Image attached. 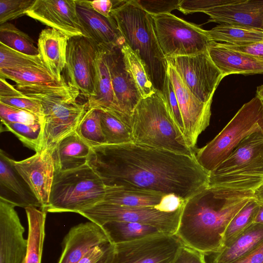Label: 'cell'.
I'll list each match as a JSON object with an SVG mask.
<instances>
[{
    "mask_svg": "<svg viewBox=\"0 0 263 263\" xmlns=\"http://www.w3.org/2000/svg\"><path fill=\"white\" fill-rule=\"evenodd\" d=\"M87 164L106 186L174 194L184 200L208 186L209 172L191 156L134 142L91 148Z\"/></svg>",
    "mask_w": 263,
    "mask_h": 263,
    "instance_id": "cell-1",
    "label": "cell"
},
{
    "mask_svg": "<svg viewBox=\"0 0 263 263\" xmlns=\"http://www.w3.org/2000/svg\"><path fill=\"white\" fill-rule=\"evenodd\" d=\"M254 198L253 192L208 186L184 200L175 236L183 245L205 255L217 253L224 248L229 224Z\"/></svg>",
    "mask_w": 263,
    "mask_h": 263,
    "instance_id": "cell-2",
    "label": "cell"
},
{
    "mask_svg": "<svg viewBox=\"0 0 263 263\" xmlns=\"http://www.w3.org/2000/svg\"><path fill=\"white\" fill-rule=\"evenodd\" d=\"M16 86L25 96L42 104L44 119L40 151L52 154L62 139L76 131L87 104L78 103L80 91L64 80L59 84Z\"/></svg>",
    "mask_w": 263,
    "mask_h": 263,
    "instance_id": "cell-3",
    "label": "cell"
},
{
    "mask_svg": "<svg viewBox=\"0 0 263 263\" xmlns=\"http://www.w3.org/2000/svg\"><path fill=\"white\" fill-rule=\"evenodd\" d=\"M112 3L110 15L125 43L142 62L155 89L162 93L168 64L157 40L151 15L135 0Z\"/></svg>",
    "mask_w": 263,
    "mask_h": 263,
    "instance_id": "cell-4",
    "label": "cell"
},
{
    "mask_svg": "<svg viewBox=\"0 0 263 263\" xmlns=\"http://www.w3.org/2000/svg\"><path fill=\"white\" fill-rule=\"evenodd\" d=\"M130 128L133 142L178 154L195 156L178 130L162 94L156 90L142 98L132 114Z\"/></svg>",
    "mask_w": 263,
    "mask_h": 263,
    "instance_id": "cell-5",
    "label": "cell"
},
{
    "mask_svg": "<svg viewBox=\"0 0 263 263\" xmlns=\"http://www.w3.org/2000/svg\"><path fill=\"white\" fill-rule=\"evenodd\" d=\"M263 184V133L243 139L231 155L209 173L210 187L254 192Z\"/></svg>",
    "mask_w": 263,
    "mask_h": 263,
    "instance_id": "cell-6",
    "label": "cell"
},
{
    "mask_svg": "<svg viewBox=\"0 0 263 263\" xmlns=\"http://www.w3.org/2000/svg\"><path fill=\"white\" fill-rule=\"evenodd\" d=\"M105 188L101 178L87 163L74 169L55 172L44 211L79 214L102 202Z\"/></svg>",
    "mask_w": 263,
    "mask_h": 263,
    "instance_id": "cell-7",
    "label": "cell"
},
{
    "mask_svg": "<svg viewBox=\"0 0 263 263\" xmlns=\"http://www.w3.org/2000/svg\"><path fill=\"white\" fill-rule=\"evenodd\" d=\"M263 133V102L257 96L245 103L222 130L205 146L197 148L198 163L208 172L226 160L249 135Z\"/></svg>",
    "mask_w": 263,
    "mask_h": 263,
    "instance_id": "cell-8",
    "label": "cell"
},
{
    "mask_svg": "<svg viewBox=\"0 0 263 263\" xmlns=\"http://www.w3.org/2000/svg\"><path fill=\"white\" fill-rule=\"evenodd\" d=\"M151 16L157 40L166 59L207 51L212 41L206 30L171 13Z\"/></svg>",
    "mask_w": 263,
    "mask_h": 263,
    "instance_id": "cell-9",
    "label": "cell"
},
{
    "mask_svg": "<svg viewBox=\"0 0 263 263\" xmlns=\"http://www.w3.org/2000/svg\"><path fill=\"white\" fill-rule=\"evenodd\" d=\"M182 206L175 212H164L155 208L129 207L101 202L79 214L100 226L114 221L136 222L175 235Z\"/></svg>",
    "mask_w": 263,
    "mask_h": 263,
    "instance_id": "cell-10",
    "label": "cell"
},
{
    "mask_svg": "<svg viewBox=\"0 0 263 263\" xmlns=\"http://www.w3.org/2000/svg\"><path fill=\"white\" fill-rule=\"evenodd\" d=\"M182 245L163 233L112 244L107 263H174Z\"/></svg>",
    "mask_w": 263,
    "mask_h": 263,
    "instance_id": "cell-11",
    "label": "cell"
},
{
    "mask_svg": "<svg viewBox=\"0 0 263 263\" xmlns=\"http://www.w3.org/2000/svg\"><path fill=\"white\" fill-rule=\"evenodd\" d=\"M166 60L196 98L204 104H212L214 92L223 78L208 51L194 55L167 58Z\"/></svg>",
    "mask_w": 263,
    "mask_h": 263,
    "instance_id": "cell-12",
    "label": "cell"
},
{
    "mask_svg": "<svg viewBox=\"0 0 263 263\" xmlns=\"http://www.w3.org/2000/svg\"><path fill=\"white\" fill-rule=\"evenodd\" d=\"M97 49V45L83 35L71 37L68 41L67 74L70 83L88 99L95 95Z\"/></svg>",
    "mask_w": 263,
    "mask_h": 263,
    "instance_id": "cell-13",
    "label": "cell"
},
{
    "mask_svg": "<svg viewBox=\"0 0 263 263\" xmlns=\"http://www.w3.org/2000/svg\"><path fill=\"white\" fill-rule=\"evenodd\" d=\"M102 46L105 51L117 108L115 115L130 128L133 111L143 98L126 69L122 46Z\"/></svg>",
    "mask_w": 263,
    "mask_h": 263,
    "instance_id": "cell-14",
    "label": "cell"
},
{
    "mask_svg": "<svg viewBox=\"0 0 263 263\" xmlns=\"http://www.w3.org/2000/svg\"><path fill=\"white\" fill-rule=\"evenodd\" d=\"M167 64V72L175 89L183 121L184 136L188 146L196 150L199 136L209 125L211 105L204 104L196 98L175 69Z\"/></svg>",
    "mask_w": 263,
    "mask_h": 263,
    "instance_id": "cell-15",
    "label": "cell"
},
{
    "mask_svg": "<svg viewBox=\"0 0 263 263\" xmlns=\"http://www.w3.org/2000/svg\"><path fill=\"white\" fill-rule=\"evenodd\" d=\"M12 163L42 205L41 210L47 205L53 178L54 164L52 154L40 151L24 160Z\"/></svg>",
    "mask_w": 263,
    "mask_h": 263,
    "instance_id": "cell-16",
    "label": "cell"
},
{
    "mask_svg": "<svg viewBox=\"0 0 263 263\" xmlns=\"http://www.w3.org/2000/svg\"><path fill=\"white\" fill-rule=\"evenodd\" d=\"M26 15L69 38L83 35L75 0H35Z\"/></svg>",
    "mask_w": 263,
    "mask_h": 263,
    "instance_id": "cell-17",
    "label": "cell"
},
{
    "mask_svg": "<svg viewBox=\"0 0 263 263\" xmlns=\"http://www.w3.org/2000/svg\"><path fill=\"white\" fill-rule=\"evenodd\" d=\"M15 206L0 199V263H23L28 241Z\"/></svg>",
    "mask_w": 263,
    "mask_h": 263,
    "instance_id": "cell-18",
    "label": "cell"
},
{
    "mask_svg": "<svg viewBox=\"0 0 263 263\" xmlns=\"http://www.w3.org/2000/svg\"><path fill=\"white\" fill-rule=\"evenodd\" d=\"M78 18L83 35L97 46H122L125 41L111 16L106 17L95 11L89 1L75 0Z\"/></svg>",
    "mask_w": 263,
    "mask_h": 263,
    "instance_id": "cell-19",
    "label": "cell"
},
{
    "mask_svg": "<svg viewBox=\"0 0 263 263\" xmlns=\"http://www.w3.org/2000/svg\"><path fill=\"white\" fill-rule=\"evenodd\" d=\"M110 243L101 226L90 221L72 227L63 241L58 263H78L93 248Z\"/></svg>",
    "mask_w": 263,
    "mask_h": 263,
    "instance_id": "cell-20",
    "label": "cell"
},
{
    "mask_svg": "<svg viewBox=\"0 0 263 263\" xmlns=\"http://www.w3.org/2000/svg\"><path fill=\"white\" fill-rule=\"evenodd\" d=\"M11 159L1 150L0 199L25 209L38 207L41 210L42 205L14 168Z\"/></svg>",
    "mask_w": 263,
    "mask_h": 263,
    "instance_id": "cell-21",
    "label": "cell"
},
{
    "mask_svg": "<svg viewBox=\"0 0 263 263\" xmlns=\"http://www.w3.org/2000/svg\"><path fill=\"white\" fill-rule=\"evenodd\" d=\"M209 22L239 25L263 31V0H237L204 12Z\"/></svg>",
    "mask_w": 263,
    "mask_h": 263,
    "instance_id": "cell-22",
    "label": "cell"
},
{
    "mask_svg": "<svg viewBox=\"0 0 263 263\" xmlns=\"http://www.w3.org/2000/svg\"><path fill=\"white\" fill-rule=\"evenodd\" d=\"M208 54L223 78L232 74H263V59L256 58L211 41Z\"/></svg>",
    "mask_w": 263,
    "mask_h": 263,
    "instance_id": "cell-23",
    "label": "cell"
},
{
    "mask_svg": "<svg viewBox=\"0 0 263 263\" xmlns=\"http://www.w3.org/2000/svg\"><path fill=\"white\" fill-rule=\"evenodd\" d=\"M69 37L53 28L43 29L40 33L37 49L39 56L46 68L60 82L62 72L66 64Z\"/></svg>",
    "mask_w": 263,
    "mask_h": 263,
    "instance_id": "cell-24",
    "label": "cell"
},
{
    "mask_svg": "<svg viewBox=\"0 0 263 263\" xmlns=\"http://www.w3.org/2000/svg\"><path fill=\"white\" fill-rule=\"evenodd\" d=\"M91 151V147L76 131L71 133L62 139L52 152L55 172L74 169L87 164Z\"/></svg>",
    "mask_w": 263,
    "mask_h": 263,
    "instance_id": "cell-25",
    "label": "cell"
},
{
    "mask_svg": "<svg viewBox=\"0 0 263 263\" xmlns=\"http://www.w3.org/2000/svg\"><path fill=\"white\" fill-rule=\"evenodd\" d=\"M97 47L95 95L88 99V109L107 110L117 115V108L105 49L103 46Z\"/></svg>",
    "mask_w": 263,
    "mask_h": 263,
    "instance_id": "cell-26",
    "label": "cell"
},
{
    "mask_svg": "<svg viewBox=\"0 0 263 263\" xmlns=\"http://www.w3.org/2000/svg\"><path fill=\"white\" fill-rule=\"evenodd\" d=\"M165 195L135 188L106 186L102 202L129 207L155 208Z\"/></svg>",
    "mask_w": 263,
    "mask_h": 263,
    "instance_id": "cell-27",
    "label": "cell"
},
{
    "mask_svg": "<svg viewBox=\"0 0 263 263\" xmlns=\"http://www.w3.org/2000/svg\"><path fill=\"white\" fill-rule=\"evenodd\" d=\"M263 241V224L253 223L230 245L213 254L211 263H233L244 257Z\"/></svg>",
    "mask_w": 263,
    "mask_h": 263,
    "instance_id": "cell-28",
    "label": "cell"
},
{
    "mask_svg": "<svg viewBox=\"0 0 263 263\" xmlns=\"http://www.w3.org/2000/svg\"><path fill=\"white\" fill-rule=\"evenodd\" d=\"M25 211L28 224V245L23 263H41L46 212L34 207L27 208Z\"/></svg>",
    "mask_w": 263,
    "mask_h": 263,
    "instance_id": "cell-29",
    "label": "cell"
},
{
    "mask_svg": "<svg viewBox=\"0 0 263 263\" xmlns=\"http://www.w3.org/2000/svg\"><path fill=\"white\" fill-rule=\"evenodd\" d=\"M206 32L212 41L234 46L263 41L262 30L239 25L220 24Z\"/></svg>",
    "mask_w": 263,
    "mask_h": 263,
    "instance_id": "cell-30",
    "label": "cell"
},
{
    "mask_svg": "<svg viewBox=\"0 0 263 263\" xmlns=\"http://www.w3.org/2000/svg\"><path fill=\"white\" fill-rule=\"evenodd\" d=\"M101 227L111 244L162 233L154 227L136 222L114 221L106 223Z\"/></svg>",
    "mask_w": 263,
    "mask_h": 263,
    "instance_id": "cell-31",
    "label": "cell"
},
{
    "mask_svg": "<svg viewBox=\"0 0 263 263\" xmlns=\"http://www.w3.org/2000/svg\"><path fill=\"white\" fill-rule=\"evenodd\" d=\"M0 78L9 79L18 85H52L60 84L47 68L27 67L15 69H0Z\"/></svg>",
    "mask_w": 263,
    "mask_h": 263,
    "instance_id": "cell-32",
    "label": "cell"
},
{
    "mask_svg": "<svg viewBox=\"0 0 263 263\" xmlns=\"http://www.w3.org/2000/svg\"><path fill=\"white\" fill-rule=\"evenodd\" d=\"M261 204V203L254 198L237 213L226 230L224 248L230 245L253 223Z\"/></svg>",
    "mask_w": 263,
    "mask_h": 263,
    "instance_id": "cell-33",
    "label": "cell"
},
{
    "mask_svg": "<svg viewBox=\"0 0 263 263\" xmlns=\"http://www.w3.org/2000/svg\"><path fill=\"white\" fill-rule=\"evenodd\" d=\"M100 116L106 144L116 145L133 142L130 128L113 112L100 110Z\"/></svg>",
    "mask_w": 263,
    "mask_h": 263,
    "instance_id": "cell-34",
    "label": "cell"
},
{
    "mask_svg": "<svg viewBox=\"0 0 263 263\" xmlns=\"http://www.w3.org/2000/svg\"><path fill=\"white\" fill-rule=\"evenodd\" d=\"M126 69L134 79L143 98L155 92L142 62L137 55L125 43L121 47Z\"/></svg>",
    "mask_w": 263,
    "mask_h": 263,
    "instance_id": "cell-35",
    "label": "cell"
},
{
    "mask_svg": "<svg viewBox=\"0 0 263 263\" xmlns=\"http://www.w3.org/2000/svg\"><path fill=\"white\" fill-rule=\"evenodd\" d=\"M0 43L26 54L39 55L38 49L35 46L34 41L10 23L0 25Z\"/></svg>",
    "mask_w": 263,
    "mask_h": 263,
    "instance_id": "cell-36",
    "label": "cell"
},
{
    "mask_svg": "<svg viewBox=\"0 0 263 263\" xmlns=\"http://www.w3.org/2000/svg\"><path fill=\"white\" fill-rule=\"evenodd\" d=\"M76 132L91 148L106 144L101 127L100 109H87Z\"/></svg>",
    "mask_w": 263,
    "mask_h": 263,
    "instance_id": "cell-37",
    "label": "cell"
},
{
    "mask_svg": "<svg viewBox=\"0 0 263 263\" xmlns=\"http://www.w3.org/2000/svg\"><path fill=\"white\" fill-rule=\"evenodd\" d=\"M27 67L47 68L39 55L26 54L15 51L0 43V69Z\"/></svg>",
    "mask_w": 263,
    "mask_h": 263,
    "instance_id": "cell-38",
    "label": "cell"
},
{
    "mask_svg": "<svg viewBox=\"0 0 263 263\" xmlns=\"http://www.w3.org/2000/svg\"><path fill=\"white\" fill-rule=\"evenodd\" d=\"M4 125L7 130L14 134L24 145L35 153L40 151L43 129L42 123H11Z\"/></svg>",
    "mask_w": 263,
    "mask_h": 263,
    "instance_id": "cell-39",
    "label": "cell"
},
{
    "mask_svg": "<svg viewBox=\"0 0 263 263\" xmlns=\"http://www.w3.org/2000/svg\"><path fill=\"white\" fill-rule=\"evenodd\" d=\"M35 0H0V25L24 15Z\"/></svg>",
    "mask_w": 263,
    "mask_h": 263,
    "instance_id": "cell-40",
    "label": "cell"
},
{
    "mask_svg": "<svg viewBox=\"0 0 263 263\" xmlns=\"http://www.w3.org/2000/svg\"><path fill=\"white\" fill-rule=\"evenodd\" d=\"M0 117L2 124L19 123L34 124L42 121L36 116L0 102Z\"/></svg>",
    "mask_w": 263,
    "mask_h": 263,
    "instance_id": "cell-41",
    "label": "cell"
},
{
    "mask_svg": "<svg viewBox=\"0 0 263 263\" xmlns=\"http://www.w3.org/2000/svg\"><path fill=\"white\" fill-rule=\"evenodd\" d=\"M162 94L176 127L178 130L184 136L183 121L178 100L173 85L167 72L164 81Z\"/></svg>",
    "mask_w": 263,
    "mask_h": 263,
    "instance_id": "cell-42",
    "label": "cell"
},
{
    "mask_svg": "<svg viewBox=\"0 0 263 263\" xmlns=\"http://www.w3.org/2000/svg\"><path fill=\"white\" fill-rule=\"evenodd\" d=\"M237 0H180L178 10L185 14L203 12L218 7L236 2Z\"/></svg>",
    "mask_w": 263,
    "mask_h": 263,
    "instance_id": "cell-43",
    "label": "cell"
},
{
    "mask_svg": "<svg viewBox=\"0 0 263 263\" xmlns=\"http://www.w3.org/2000/svg\"><path fill=\"white\" fill-rule=\"evenodd\" d=\"M0 102L36 116L44 124L43 109L39 101L25 96L11 98L0 97Z\"/></svg>",
    "mask_w": 263,
    "mask_h": 263,
    "instance_id": "cell-44",
    "label": "cell"
},
{
    "mask_svg": "<svg viewBox=\"0 0 263 263\" xmlns=\"http://www.w3.org/2000/svg\"><path fill=\"white\" fill-rule=\"evenodd\" d=\"M146 12L152 15L169 13L177 9L180 0H135Z\"/></svg>",
    "mask_w": 263,
    "mask_h": 263,
    "instance_id": "cell-45",
    "label": "cell"
},
{
    "mask_svg": "<svg viewBox=\"0 0 263 263\" xmlns=\"http://www.w3.org/2000/svg\"><path fill=\"white\" fill-rule=\"evenodd\" d=\"M205 255L182 245L174 263H206Z\"/></svg>",
    "mask_w": 263,
    "mask_h": 263,
    "instance_id": "cell-46",
    "label": "cell"
},
{
    "mask_svg": "<svg viewBox=\"0 0 263 263\" xmlns=\"http://www.w3.org/2000/svg\"><path fill=\"white\" fill-rule=\"evenodd\" d=\"M184 200L174 194H166L155 208L162 212H173L180 209Z\"/></svg>",
    "mask_w": 263,
    "mask_h": 263,
    "instance_id": "cell-47",
    "label": "cell"
},
{
    "mask_svg": "<svg viewBox=\"0 0 263 263\" xmlns=\"http://www.w3.org/2000/svg\"><path fill=\"white\" fill-rule=\"evenodd\" d=\"M227 47L246 54L263 59V41L245 45L234 46L223 43Z\"/></svg>",
    "mask_w": 263,
    "mask_h": 263,
    "instance_id": "cell-48",
    "label": "cell"
},
{
    "mask_svg": "<svg viewBox=\"0 0 263 263\" xmlns=\"http://www.w3.org/2000/svg\"><path fill=\"white\" fill-rule=\"evenodd\" d=\"M111 244L108 243L93 248L78 263H97L103 256Z\"/></svg>",
    "mask_w": 263,
    "mask_h": 263,
    "instance_id": "cell-49",
    "label": "cell"
},
{
    "mask_svg": "<svg viewBox=\"0 0 263 263\" xmlns=\"http://www.w3.org/2000/svg\"><path fill=\"white\" fill-rule=\"evenodd\" d=\"M233 263H263V241L249 254Z\"/></svg>",
    "mask_w": 263,
    "mask_h": 263,
    "instance_id": "cell-50",
    "label": "cell"
},
{
    "mask_svg": "<svg viewBox=\"0 0 263 263\" xmlns=\"http://www.w3.org/2000/svg\"><path fill=\"white\" fill-rule=\"evenodd\" d=\"M89 2L97 12L106 17H110V13L113 7L112 1L110 0H95L89 1Z\"/></svg>",
    "mask_w": 263,
    "mask_h": 263,
    "instance_id": "cell-51",
    "label": "cell"
},
{
    "mask_svg": "<svg viewBox=\"0 0 263 263\" xmlns=\"http://www.w3.org/2000/svg\"><path fill=\"white\" fill-rule=\"evenodd\" d=\"M25 96L17 88L9 84L5 79L0 78V97H23Z\"/></svg>",
    "mask_w": 263,
    "mask_h": 263,
    "instance_id": "cell-52",
    "label": "cell"
},
{
    "mask_svg": "<svg viewBox=\"0 0 263 263\" xmlns=\"http://www.w3.org/2000/svg\"><path fill=\"white\" fill-rule=\"evenodd\" d=\"M253 223L263 224V203H261L255 216Z\"/></svg>",
    "mask_w": 263,
    "mask_h": 263,
    "instance_id": "cell-53",
    "label": "cell"
},
{
    "mask_svg": "<svg viewBox=\"0 0 263 263\" xmlns=\"http://www.w3.org/2000/svg\"><path fill=\"white\" fill-rule=\"evenodd\" d=\"M254 194L255 199L263 203V184L254 191Z\"/></svg>",
    "mask_w": 263,
    "mask_h": 263,
    "instance_id": "cell-54",
    "label": "cell"
},
{
    "mask_svg": "<svg viewBox=\"0 0 263 263\" xmlns=\"http://www.w3.org/2000/svg\"><path fill=\"white\" fill-rule=\"evenodd\" d=\"M111 245H112V244H111L109 249L106 252V253L103 255V256L97 263H107L108 259L109 252L110 251Z\"/></svg>",
    "mask_w": 263,
    "mask_h": 263,
    "instance_id": "cell-55",
    "label": "cell"
},
{
    "mask_svg": "<svg viewBox=\"0 0 263 263\" xmlns=\"http://www.w3.org/2000/svg\"><path fill=\"white\" fill-rule=\"evenodd\" d=\"M256 96L263 102V85L257 87Z\"/></svg>",
    "mask_w": 263,
    "mask_h": 263,
    "instance_id": "cell-56",
    "label": "cell"
}]
</instances>
